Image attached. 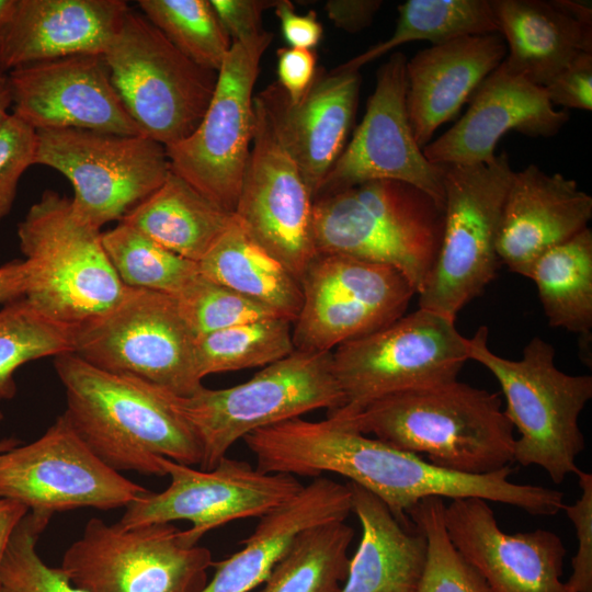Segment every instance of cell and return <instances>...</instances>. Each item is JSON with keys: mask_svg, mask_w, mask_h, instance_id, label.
<instances>
[{"mask_svg": "<svg viewBox=\"0 0 592 592\" xmlns=\"http://www.w3.org/2000/svg\"><path fill=\"white\" fill-rule=\"evenodd\" d=\"M54 367L65 389L64 414L107 466L147 476H166L159 457L200 466V442L170 392L98 368L71 352L55 356Z\"/></svg>", "mask_w": 592, "mask_h": 592, "instance_id": "6da1fadb", "label": "cell"}, {"mask_svg": "<svg viewBox=\"0 0 592 592\" xmlns=\"http://www.w3.org/2000/svg\"><path fill=\"white\" fill-rule=\"evenodd\" d=\"M430 463L487 475L514 463L513 425L498 392L454 382L406 390L327 417Z\"/></svg>", "mask_w": 592, "mask_h": 592, "instance_id": "7a4b0ae2", "label": "cell"}, {"mask_svg": "<svg viewBox=\"0 0 592 592\" xmlns=\"http://www.w3.org/2000/svg\"><path fill=\"white\" fill-rule=\"evenodd\" d=\"M444 208L398 181H369L312 204L316 253L338 254L400 272L417 295L435 262Z\"/></svg>", "mask_w": 592, "mask_h": 592, "instance_id": "3957f363", "label": "cell"}, {"mask_svg": "<svg viewBox=\"0 0 592 592\" xmlns=\"http://www.w3.org/2000/svg\"><path fill=\"white\" fill-rule=\"evenodd\" d=\"M467 352L501 387L504 414L520 433L514 462L539 466L557 485L576 475V458L585 447L579 417L592 398V376L560 371L554 346L539 337L530 340L520 360L502 357L489 349L485 326L467 339Z\"/></svg>", "mask_w": 592, "mask_h": 592, "instance_id": "277c9868", "label": "cell"}, {"mask_svg": "<svg viewBox=\"0 0 592 592\" xmlns=\"http://www.w3.org/2000/svg\"><path fill=\"white\" fill-rule=\"evenodd\" d=\"M27 270L24 298L53 320L77 327L112 308L123 285L102 232L75 213L71 200L46 190L18 225Z\"/></svg>", "mask_w": 592, "mask_h": 592, "instance_id": "5b68a950", "label": "cell"}, {"mask_svg": "<svg viewBox=\"0 0 592 592\" xmlns=\"http://www.w3.org/2000/svg\"><path fill=\"white\" fill-rule=\"evenodd\" d=\"M175 409L194 431L201 470L214 468L238 440L301 414L343 405L331 352L295 350L251 379L223 389L202 386L185 397L171 394Z\"/></svg>", "mask_w": 592, "mask_h": 592, "instance_id": "8992f818", "label": "cell"}, {"mask_svg": "<svg viewBox=\"0 0 592 592\" xmlns=\"http://www.w3.org/2000/svg\"><path fill=\"white\" fill-rule=\"evenodd\" d=\"M441 243L419 308L456 320L494 278L502 207L513 170L505 152L486 163L444 164Z\"/></svg>", "mask_w": 592, "mask_h": 592, "instance_id": "52a82bcc", "label": "cell"}, {"mask_svg": "<svg viewBox=\"0 0 592 592\" xmlns=\"http://www.w3.org/2000/svg\"><path fill=\"white\" fill-rule=\"evenodd\" d=\"M102 56L144 136L169 147L198 126L218 73L185 57L143 13L128 10Z\"/></svg>", "mask_w": 592, "mask_h": 592, "instance_id": "ba28073f", "label": "cell"}, {"mask_svg": "<svg viewBox=\"0 0 592 592\" xmlns=\"http://www.w3.org/2000/svg\"><path fill=\"white\" fill-rule=\"evenodd\" d=\"M455 321L418 308L338 345L332 367L343 405L327 417L351 414L389 395L456 380L468 352L467 338Z\"/></svg>", "mask_w": 592, "mask_h": 592, "instance_id": "9c48e42d", "label": "cell"}, {"mask_svg": "<svg viewBox=\"0 0 592 592\" xmlns=\"http://www.w3.org/2000/svg\"><path fill=\"white\" fill-rule=\"evenodd\" d=\"M195 341L173 297L127 287L112 308L73 327L72 353L185 397L203 386Z\"/></svg>", "mask_w": 592, "mask_h": 592, "instance_id": "30bf717a", "label": "cell"}, {"mask_svg": "<svg viewBox=\"0 0 592 592\" xmlns=\"http://www.w3.org/2000/svg\"><path fill=\"white\" fill-rule=\"evenodd\" d=\"M34 164L61 173L77 216L100 230L121 221L171 171L166 147L144 135L77 128L36 130Z\"/></svg>", "mask_w": 592, "mask_h": 592, "instance_id": "8fae6325", "label": "cell"}, {"mask_svg": "<svg viewBox=\"0 0 592 592\" xmlns=\"http://www.w3.org/2000/svg\"><path fill=\"white\" fill-rule=\"evenodd\" d=\"M273 34L231 44L209 105L194 132L166 147L170 170L208 200L232 213L253 135V88Z\"/></svg>", "mask_w": 592, "mask_h": 592, "instance_id": "7c38bea8", "label": "cell"}, {"mask_svg": "<svg viewBox=\"0 0 592 592\" xmlns=\"http://www.w3.org/2000/svg\"><path fill=\"white\" fill-rule=\"evenodd\" d=\"M212 563L210 550L186 545L171 523L122 528L91 519L60 569L87 592H197Z\"/></svg>", "mask_w": 592, "mask_h": 592, "instance_id": "4fadbf2b", "label": "cell"}, {"mask_svg": "<svg viewBox=\"0 0 592 592\" xmlns=\"http://www.w3.org/2000/svg\"><path fill=\"white\" fill-rule=\"evenodd\" d=\"M158 462L169 486L161 492L148 490L125 508L117 522L122 528L189 521L181 531L183 542L195 546L209 531L231 521L261 517L281 506L301 489L292 475L267 474L248 462L225 456L209 470L195 469L166 457Z\"/></svg>", "mask_w": 592, "mask_h": 592, "instance_id": "5bb4252c", "label": "cell"}, {"mask_svg": "<svg viewBox=\"0 0 592 592\" xmlns=\"http://www.w3.org/2000/svg\"><path fill=\"white\" fill-rule=\"evenodd\" d=\"M299 284L293 341L295 350L308 352H331L391 323L417 295L397 270L338 254L317 253Z\"/></svg>", "mask_w": 592, "mask_h": 592, "instance_id": "9a60e30c", "label": "cell"}, {"mask_svg": "<svg viewBox=\"0 0 592 592\" xmlns=\"http://www.w3.org/2000/svg\"><path fill=\"white\" fill-rule=\"evenodd\" d=\"M147 491L103 463L64 413L37 440L0 454V498L33 513L126 508Z\"/></svg>", "mask_w": 592, "mask_h": 592, "instance_id": "2e32d148", "label": "cell"}, {"mask_svg": "<svg viewBox=\"0 0 592 592\" xmlns=\"http://www.w3.org/2000/svg\"><path fill=\"white\" fill-rule=\"evenodd\" d=\"M314 198L284 146L271 112L253 99V135L234 215L244 230L300 281L317 254Z\"/></svg>", "mask_w": 592, "mask_h": 592, "instance_id": "e0dca14e", "label": "cell"}, {"mask_svg": "<svg viewBox=\"0 0 592 592\" xmlns=\"http://www.w3.org/2000/svg\"><path fill=\"white\" fill-rule=\"evenodd\" d=\"M407 60L401 52H395L378 68L363 119L316 198L365 182L386 180L415 186L444 208L442 167L426 159L409 121Z\"/></svg>", "mask_w": 592, "mask_h": 592, "instance_id": "ac0fdd59", "label": "cell"}, {"mask_svg": "<svg viewBox=\"0 0 592 592\" xmlns=\"http://www.w3.org/2000/svg\"><path fill=\"white\" fill-rule=\"evenodd\" d=\"M12 114L43 129L143 135L124 107L102 55H73L8 72Z\"/></svg>", "mask_w": 592, "mask_h": 592, "instance_id": "d6986e66", "label": "cell"}, {"mask_svg": "<svg viewBox=\"0 0 592 592\" xmlns=\"http://www.w3.org/2000/svg\"><path fill=\"white\" fill-rule=\"evenodd\" d=\"M444 523L453 546L490 592H572L561 581L567 550L557 534L505 533L480 498L452 500Z\"/></svg>", "mask_w": 592, "mask_h": 592, "instance_id": "ffe728a7", "label": "cell"}, {"mask_svg": "<svg viewBox=\"0 0 592 592\" xmlns=\"http://www.w3.org/2000/svg\"><path fill=\"white\" fill-rule=\"evenodd\" d=\"M466 113L422 150L439 166L491 161L506 133L553 137L569 121L566 110H555L543 87L514 76L500 66L479 86Z\"/></svg>", "mask_w": 592, "mask_h": 592, "instance_id": "44dd1931", "label": "cell"}, {"mask_svg": "<svg viewBox=\"0 0 592 592\" xmlns=\"http://www.w3.org/2000/svg\"><path fill=\"white\" fill-rule=\"evenodd\" d=\"M592 196L561 173L535 164L513 171L497 241L500 264L530 277L536 260L588 228Z\"/></svg>", "mask_w": 592, "mask_h": 592, "instance_id": "7402d4cb", "label": "cell"}, {"mask_svg": "<svg viewBox=\"0 0 592 592\" xmlns=\"http://www.w3.org/2000/svg\"><path fill=\"white\" fill-rule=\"evenodd\" d=\"M360 87L358 71L334 68L329 73L318 69L311 86L296 103L288 101L277 83L259 93L314 200L345 147Z\"/></svg>", "mask_w": 592, "mask_h": 592, "instance_id": "603a6c76", "label": "cell"}, {"mask_svg": "<svg viewBox=\"0 0 592 592\" xmlns=\"http://www.w3.org/2000/svg\"><path fill=\"white\" fill-rule=\"evenodd\" d=\"M128 10L124 0H15L0 39V72L73 55H103Z\"/></svg>", "mask_w": 592, "mask_h": 592, "instance_id": "cb8c5ba5", "label": "cell"}, {"mask_svg": "<svg viewBox=\"0 0 592 592\" xmlns=\"http://www.w3.org/2000/svg\"><path fill=\"white\" fill-rule=\"evenodd\" d=\"M506 56L499 33L463 36L420 50L407 60L406 103L418 145L451 121Z\"/></svg>", "mask_w": 592, "mask_h": 592, "instance_id": "d4e9b609", "label": "cell"}, {"mask_svg": "<svg viewBox=\"0 0 592 592\" xmlns=\"http://www.w3.org/2000/svg\"><path fill=\"white\" fill-rule=\"evenodd\" d=\"M506 45L500 67L545 87L581 52H592V5L573 0H490Z\"/></svg>", "mask_w": 592, "mask_h": 592, "instance_id": "484cf974", "label": "cell"}, {"mask_svg": "<svg viewBox=\"0 0 592 592\" xmlns=\"http://www.w3.org/2000/svg\"><path fill=\"white\" fill-rule=\"evenodd\" d=\"M352 512L348 485L317 477L291 500L260 517L243 548L220 561H213L212 580L197 592H249L262 584L304 530L344 521Z\"/></svg>", "mask_w": 592, "mask_h": 592, "instance_id": "4316f807", "label": "cell"}, {"mask_svg": "<svg viewBox=\"0 0 592 592\" xmlns=\"http://www.w3.org/2000/svg\"><path fill=\"white\" fill-rule=\"evenodd\" d=\"M346 485L362 537L340 592H419L428 557L425 535L414 525H401L367 489Z\"/></svg>", "mask_w": 592, "mask_h": 592, "instance_id": "83f0119b", "label": "cell"}, {"mask_svg": "<svg viewBox=\"0 0 592 592\" xmlns=\"http://www.w3.org/2000/svg\"><path fill=\"white\" fill-rule=\"evenodd\" d=\"M225 210L170 171L163 183L121 220L167 250L198 263L228 228Z\"/></svg>", "mask_w": 592, "mask_h": 592, "instance_id": "f1b7e54d", "label": "cell"}, {"mask_svg": "<svg viewBox=\"0 0 592 592\" xmlns=\"http://www.w3.org/2000/svg\"><path fill=\"white\" fill-rule=\"evenodd\" d=\"M200 273L294 322L301 305L298 280L234 218L205 257Z\"/></svg>", "mask_w": 592, "mask_h": 592, "instance_id": "f546056e", "label": "cell"}, {"mask_svg": "<svg viewBox=\"0 0 592 592\" xmlns=\"http://www.w3.org/2000/svg\"><path fill=\"white\" fill-rule=\"evenodd\" d=\"M530 280L548 323L590 337L592 330V231L588 227L534 263Z\"/></svg>", "mask_w": 592, "mask_h": 592, "instance_id": "4dcf8cb0", "label": "cell"}, {"mask_svg": "<svg viewBox=\"0 0 592 592\" xmlns=\"http://www.w3.org/2000/svg\"><path fill=\"white\" fill-rule=\"evenodd\" d=\"M498 32L490 0H408L398 7L394 33L338 66V70L358 71L400 45L428 41L439 45L470 35Z\"/></svg>", "mask_w": 592, "mask_h": 592, "instance_id": "1f68e13d", "label": "cell"}, {"mask_svg": "<svg viewBox=\"0 0 592 592\" xmlns=\"http://www.w3.org/2000/svg\"><path fill=\"white\" fill-rule=\"evenodd\" d=\"M354 530L344 521L308 527L292 542L260 592H340Z\"/></svg>", "mask_w": 592, "mask_h": 592, "instance_id": "d6a6232c", "label": "cell"}, {"mask_svg": "<svg viewBox=\"0 0 592 592\" xmlns=\"http://www.w3.org/2000/svg\"><path fill=\"white\" fill-rule=\"evenodd\" d=\"M109 260L124 286L175 298L200 274L198 265L119 221L102 232Z\"/></svg>", "mask_w": 592, "mask_h": 592, "instance_id": "836d02e7", "label": "cell"}, {"mask_svg": "<svg viewBox=\"0 0 592 592\" xmlns=\"http://www.w3.org/2000/svg\"><path fill=\"white\" fill-rule=\"evenodd\" d=\"M293 322L273 317L229 327L195 341L198 377L265 367L295 351Z\"/></svg>", "mask_w": 592, "mask_h": 592, "instance_id": "e575fe53", "label": "cell"}, {"mask_svg": "<svg viewBox=\"0 0 592 592\" xmlns=\"http://www.w3.org/2000/svg\"><path fill=\"white\" fill-rule=\"evenodd\" d=\"M73 327L38 311L24 297L0 309V401L16 394L14 374L27 362L72 353Z\"/></svg>", "mask_w": 592, "mask_h": 592, "instance_id": "d590c367", "label": "cell"}, {"mask_svg": "<svg viewBox=\"0 0 592 592\" xmlns=\"http://www.w3.org/2000/svg\"><path fill=\"white\" fill-rule=\"evenodd\" d=\"M137 4L185 57L218 72L232 42L209 0H138Z\"/></svg>", "mask_w": 592, "mask_h": 592, "instance_id": "8d00e7d4", "label": "cell"}, {"mask_svg": "<svg viewBox=\"0 0 592 592\" xmlns=\"http://www.w3.org/2000/svg\"><path fill=\"white\" fill-rule=\"evenodd\" d=\"M445 505L442 498L430 497L408 511L410 521L428 542L419 592H490L481 576L453 546L444 523Z\"/></svg>", "mask_w": 592, "mask_h": 592, "instance_id": "74e56055", "label": "cell"}, {"mask_svg": "<svg viewBox=\"0 0 592 592\" xmlns=\"http://www.w3.org/2000/svg\"><path fill=\"white\" fill-rule=\"evenodd\" d=\"M50 515L30 512L14 528L0 565V592H87L59 568L47 566L36 543Z\"/></svg>", "mask_w": 592, "mask_h": 592, "instance_id": "f35d334b", "label": "cell"}, {"mask_svg": "<svg viewBox=\"0 0 592 592\" xmlns=\"http://www.w3.org/2000/svg\"><path fill=\"white\" fill-rule=\"evenodd\" d=\"M174 299L195 340L237 325L280 317L201 273Z\"/></svg>", "mask_w": 592, "mask_h": 592, "instance_id": "ab89813d", "label": "cell"}, {"mask_svg": "<svg viewBox=\"0 0 592 592\" xmlns=\"http://www.w3.org/2000/svg\"><path fill=\"white\" fill-rule=\"evenodd\" d=\"M36 132L11 114L0 128V221L12 209L21 177L34 164Z\"/></svg>", "mask_w": 592, "mask_h": 592, "instance_id": "60d3db41", "label": "cell"}, {"mask_svg": "<svg viewBox=\"0 0 592 592\" xmlns=\"http://www.w3.org/2000/svg\"><path fill=\"white\" fill-rule=\"evenodd\" d=\"M576 475L581 489L573 504L562 510L572 522L578 539V550L572 558V573L566 585L572 592H592V475L579 469Z\"/></svg>", "mask_w": 592, "mask_h": 592, "instance_id": "b9f144b4", "label": "cell"}, {"mask_svg": "<svg viewBox=\"0 0 592 592\" xmlns=\"http://www.w3.org/2000/svg\"><path fill=\"white\" fill-rule=\"evenodd\" d=\"M553 105L592 110V52L579 53L543 87Z\"/></svg>", "mask_w": 592, "mask_h": 592, "instance_id": "7bdbcfd3", "label": "cell"}, {"mask_svg": "<svg viewBox=\"0 0 592 592\" xmlns=\"http://www.w3.org/2000/svg\"><path fill=\"white\" fill-rule=\"evenodd\" d=\"M231 42L243 41L260 34L263 12L274 8L272 0H209Z\"/></svg>", "mask_w": 592, "mask_h": 592, "instance_id": "ee69618b", "label": "cell"}, {"mask_svg": "<svg viewBox=\"0 0 592 592\" xmlns=\"http://www.w3.org/2000/svg\"><path fill=\"white\" fill-rule=\"evenodd\" d=\"M277 56V84L291 103L298 102L311 86L317 73V57L314 50L282 47Z\"/></svg>", "mask_w": 592, "mask_h": 592, "instance_id": "f6af8a7d", "label": "cell"}, {"mask_svg": "<svg viewBox=\"0 0 592 592\" xmlns=\"http://www.w3.org/2000/svg\"><path fill=\"white\" fill-rule=\"evenodd\" d=\"M274 13L280 20L282 34L289 47L312 50L321 41L323 27L315 11L296 12L289 0H277Z\"/></svg>", "mask_w": 592, "mask_h": 592, "instance_id": "bcb514c9", "label": "cell"}, {"mask_svg": "<svg viewBox=\"0 0 592 592\" xmlns=\"http://www.w3.org/2000/svg\"><path fill=\"white\" fill-rule=\"evenodd\" d=\"M382 4L380 0H329L325 9L337 27L357 33L373 22Z\"/></svg>", "mask_w": 592, "mask_h": 592, "instance_id": "7dc6e473", "label": "cell"}, {"mask_svg": "<svg viewBox=\"0 0 592 592\" xmlns=\"http://www.w3.org/2000/svg\"><path fill=\"white\" fill-rule=\"evenodd\" d=\"M27 270L24 260L15 259L0 266V304L24 297Z\"/></svg>", "mask_w": 592, "mask_h": 592, "instance_id": "c3c4849f", "label": "cell"}, {"mask_svg": "<svg viewBox=\"0 0 592 592\" xmlns=\"http://www.w3.org/2000/svg\"><path fill=\"white\" fill-rule=\"evenodd\" d=\"M27 513L24 504L0 498V565L14 528Z\"/></svg>", "mask_w": 592, "mask_h": 592, "instance_id": "681fc988", "label": "cell"}, {"mask_svg": "<svg viewBox=\"0 0 592 592\" xmlns=\"http://www.w3.org/2000/svg\"><path fill=\"white\" fill-rule=\"evenodd\" d=\"M10 109H12V98L8 73L0 72V128L12 114L9 113Z\"/></svg>", "mask_w": 592, "mask_h": 592, "instance_id": "f907efd6", "label": "cell"}, {"mask_svg": "<svg viewBox=\"0 0 592 592\" xmlns=\"http://www.w3.org/2000/svg\"><path fill=\"white\" fill-rule=\"evenodd\" d=\"M15 0H0V39L11 16Z\"/></svg>", "mask_w": 592, "mask_h": 592, "instance_id": "816d5d0a", "label": "cell"}, {"mask_svg": "<svg viewBox=\"0 0 592 592\" xmlns=\"http://www.w3.org/2000/svg\"><path fill=\"white\" fill-rule=\"evenodd\" d=\"M19 444H21L20 440L15 437L0 440V454L18 446Z\"/></svg>", "mask_w": 592, "mask_h": 592, "instance_id": "f5cc1de1", "label": "cell"}, {"mask_svg": "<svg viewBox=\"0 0 592 592\" xmlns=\"http://www.w3.org/2000/svg\"><path fill=\"white\" fill-rule=\"evenodd\" d=\"M3 420V413L0 410V422Z\"/></svg>", "mask_w": 592, "mask_h": 592, "instance_id": "db71d44e", "label": "cell"}]
</instances>
